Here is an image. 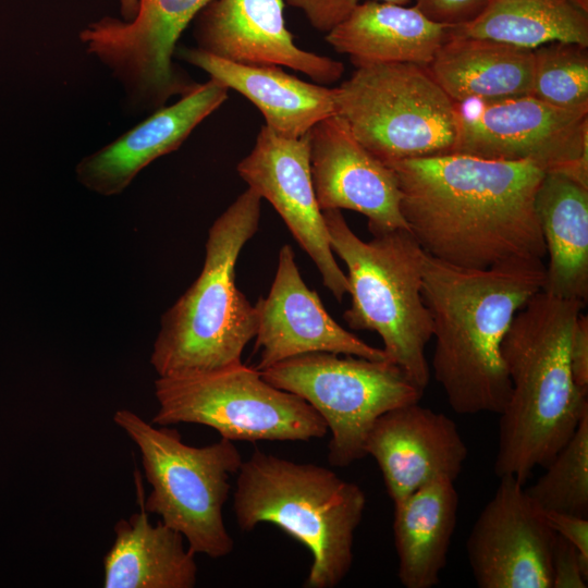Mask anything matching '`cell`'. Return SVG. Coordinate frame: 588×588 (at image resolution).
<instances>
[{"mask_svg": "<svg viewBox=\"0 0 588 588\" xmlns=\"http://www.w3.org/2000/svg\"><path fill=\"white\" fill-rule=\"evenodd\" d=\"M335 111L354 137L387 162L452 154L455 102L428 66L378 63L356 68L334 87Z\"/></svg>", "mask_w": 588, "mask_h": 588, "instance_id": "ba28073f", "label": "cell"}, {"mask_svg": "<svg viewBox=\"0 0 588 588\" xmlns=\"http://www.w3.org/2000/svg\"><path fill=\"white\" fill-rule=\"evenodd\" d=\"M113 421L140 453L151 487L143 500L144 509L179 531L195 554L229 555L234 541L224 524L223 506L229 479L243 463L233 441L221 438L209 445L192 446L177 430L150 424L126 408L118 409Z\"/></svg>", "mask_w": 588, "mask_h": 588, "instance_id": "52a82bcc", "label": "cell"}, {"mask_svg": "<svg viewBox=\"0 0 588 588\" xmlns=\"http://www.w3.org/2000/svg\"><path fill=\"white\" fill-rule=\"evenodd\" d=\"M543 512V511H542ZM547 524L560 537L568 541L588 564V519L560 512H543Z\"/></svg>", "mask_w": 588, "mask_h": 588, "instance_id": "1f68e13d", "label": "cell"}, {"mask_svg": "<svg viewBox=\"0 0 588 588\" xmlns=\"http://www.w3.org/2000/svg\"><path fill=\"white\" fill-rule=\"evenodd\" d=\"M366 503L358 485L329 468L261 450L243 461L233 494L242 531L273 524L308 549L313 561L306 588H333L348 574Z\"/></svg>", "mask_w": 588, "mask_h": 588, "instance_id": "5b68a950", "label": "cell"}, {"mask_svg": "<svg viewBox=\"0 0 588 588\" xmlns=\"http://www.w3.org/2000/svg\"><path fill=\"white\" fill-rule=\"evenodd\" d=\"M574 3H576L578 7L584 9L585 11H588V0H572Z\"/></svg>", "mask_w": 588, "mask_h": 588, "instance_id": "e575fe53", "label": "cell"}, {"mask_svg": "<svg viewBox=\"0 0 588 588\" xmlns=\"http://www.w3.org/2000/svg\"><path fill=\"white\" fill-rule=\"evenodd\" d=\"M284 5L283 0H211L194 19L197 48L235 63L287 66L320 85L339 81L342 62L295 45Z\"/></svg>", "mask_w": 588, "mask_h": 588, "instance_id": "e0dca14e", "label": "cell"}, {"mask_svg": "<svg viewBox=\"0 0 588 588\" xmlns=\"http://www.w3.org/2000/svg\"><path fill=\"white\" fill-rule=\"evenodd\" d=\"M332 250L347 268L352 297L344 313L355 330L379 334L388 359L422 392L430 379L425 348L432 338L422 296L426 252L409 230L358 237L339 209L322 211Z\"/></svg>", "mask_w": 588, "mask_h": 588, "instance_id": "8992f818", "label": "cell"}, {"mask_svg": "<svg viewBox=\"0 0 588 588\" xmlns=\"http://www.w3.org/2000/svg\"><path fill=\"white\" fill-rule=\"evenodd\" d=\"M393 504L400 583L406 588L438 585L456 526L454 481L434 480Z\"/></svg>", "mask_w": 588, "mask_h": 588, "instance_id": "d4e9b609", "label": "cell"}, {"mask_svg": "<svg viewBox=\"0 0 588 588\" xmlns=\"http://www.w3.org/2000/svg\"><path fill=\"white\" fill-rule=\"evenodd\" d=\"M285 4L304 12L309 24L326 35L345 21L360 0H283ZM406 5L411 0H380Z\"/></svg>", "mask_w": 588, "mask_h": 588, "instance_id": "f1b7e54d", "label": "cell"}, {"mask_svg": "<svg viewBox=\"0 0 588 588\" xmlns=\"http://www.w3.org/2000/svg\"><path fill=\"white\" fill-rule=\"evenodd\" d=\"M261 199L248 187L210 226L198 278L161 317L150 355L158 377L242 363L256 335L257 311L236 286L235 267L259 228Z\"/></svg>", "mask_w": 588, "mask_h": 588, "instance_id": "277c9868", "label": "cell"}, {"mask_svg": "<svg viewBox=\"0 0 588 588\" xmlns=\"http://www.w3.org/2000/svg\"><path fill=\"white\" fill-rule=\"evenodd\" d=\"M387 164L401 212L428 255L477 270L547 255L535 209L541 169L460 154Z\"/></svg>", "mask_w": 588, "mask_h": 588, "instance_id": "6da1fadb", "label": "cell"}, {"mask_svg": "<svg viewBox=\"0 0 588 588\" xmlns=\"http://www.w3.org/2000/svg\"><path fill=\"white\" fill-rule=\"evenodd\" d=\"M490 0H415V8L434 23L467 24L478 17Z\"/></svg>", "mask_w": 588, "mask_h": 588, "instance_id": "4dcf8cb0", "label": "cell"}, {"mask_svg": "<svg viewBox=\"0 0 588 588\" xmlns=\"http://www.w3.org/2000/svg\"><path fill=\"white\" fill-rule=\"evenodd\" d=\"M569 365L575 385L588 393V317L580 314L569 344Z\"/></svg>", "mask_w": 588, "mask_h": 588, "instance_id": "d6a6232c", "label": "cell"}, {"mask_svg": "<svg viewBox=\"0 0 588 588\" xmlns=\"http://www.w3.org/2000/svg\"><path fill=\"white\" fill-rule=\"evenodd\" d=\"M588 564L577 549L556 535L552 555V588H586Z\"/></svg>", "mask_w": 588, "mask_h": 588, "instance_id": "f546056e", "label": "cell"}, {"mask_svg": "<svg viewBox=\"0 0 588 588\" xmlns=\"http://www.w3.org/2000/svg\"><path fill=\"white\" fill-rule=\"evenodd\" d=\"M237 173L280 215L293 237L318 268L324 286L341 302L348 293L346 274L339 267L319 207L309 163L308 134L292 138L261 126Z\"/></svg>", "mask_w": 588, "mask_h": 588, "instance_id": "5bb4252c", "label": "cell"}, {"mask_svg": "<svg viewBox=\"0 0 588 588\" xmlns=\"http://www.w3.org/2000/svg\"><path fill=\"white\" fill-rule=\"evenodd\" d=\"M549 265L542 291L587 302L588 186L563 172H544L535 196Z\"/></svg>", "mask_w": 588, "mask_h": 588, "instance_id": "7402d4cb", "label": "cell"}, {"mask_svg": "<svg viewBox=\"0 0 588 588\" xmlns=\"http://www.w3.org/2000/svg\"><path fill=\"white\" fill-rule=\"evenodd\" d=\"M211 0H138L135 17L105 16L81 30L86 51L121 84L135 112L155 111L197 86L173 61L176 42Z\"/></svg>", "mask_w": 588, "mask_h": 588, "instance_id": "7c38bea8", "label": "cell"}, {"mask_svg": "<svg viewBox=\"0 0 588 588\" xmlns=\"http://www.w3.org/2000/svg\"><path fill=\"white\" fill-rule=\"evenodd\" d=\"M452 154L530 163L588 186V111H572L531 95L455 103Z\"/></svg>", "mask_w": 588, "mask_h": 588, "instance_id": "8fae6325", "label": "cell"}, {"mask_svg": "<svg viewBox=\"0 0 588 588\" xmlns=\"http://www.w3.org/2000/svg\"><path fill=\"white\" fill-rule=\"evenodd\" d=\"M532 51L530 95L556 108L588 111V47L553 41Z\"/></svg>", "mask_w": 588, "mask_h": 588, "instance_id": "83f0119b", "label": "cell"}, {"mask_svg": "<svg viewBox=\"0 0 588 588\" xmlns=\"http://www.w3.org/2000/svg\"><path fill=\"white\" fill-rule=\"evenodd\" d=\"M453 28L430 21L415 7L366 0L326 40L356 68L378 63L428 66Z\"/></svg>", "mask_w": 588, "mask_h": 588, "instance_id": "44dd1931", "label": "cell"}, {"mask_svg": "<svg viewBox=\"0 0 588 588\" xmlns=\"http://www.w3.org/2000/svg\"><path fill=\"white\" fill-rule=\"evenodd\" d=\"M329 352L297 355L260 370L273 387L306 401L327 424L328 461L344 467L366 456L365 441L383 413L419 402L422 391L390 360Z\"/></svg>", "mask_w": 588, "mask_h": 588, "instance_id": "30bf717a", "label": "cell"}, {"mask_svg": "<svg viewBox=\"0 0 588 588\" xmlns=\"http://www.w3.org/2000/svg\"><path fill=\"white\" fill-rule=\"evenodd\" d=\"M177 56L246 97L261 112L266 125L282 136L302 137L319 121L336 114L334 88L302 81L281 66L235 63L197 47H182Z\"/></svg>", "mask_w": 588, "mask_h": 588, "instance_id": "ffe728a7", "label": "cell"}, {"mask_svg": "<svg viewBox=\"0 0 588 588\" xmlns=\"http://www.w3.org/2000/svg\"><path fill=\"white\" fill-rule=\"evenodd\" d=\"M452 34L531 50L553 41L588 47V11L572 0H490L478 17Z\"/></svg>", "mask_w": 588, "mask_h": 588, "instance_id": "484cf974", "label": "cell"}, {"mask_svg": "<svg viewBox=\"0 0 588 588\" xmlns=\"http://www.w3.org/2000/svg\"><path fill=\"white\" fill-rule=\"evenodd\" d=\"M428 69L455 103L519 97L530 95L534 51L452 34Z\"/></svg>", "mask_w": 588, "mask_h": 588, "instance_id": "603a6c76", "label": "cell"}, {"mask_svg": "<svg viewBox=\"0 0 588 588\" xmlns=\"http://www.w3.org/2000/svg\"><path fill=\"white\" fill-rule=\"evenodd\" d=\"M586 303L542 290L515 315L501 343L511 383L500 415L494 474L525 483L546 467L588 412L587 394L574 383L569 344Z\"/></svg>", "mask_w": 588, "mask_h": 588, "instance_id": "3957f363", "label": "cell"}, {"mask_svg": "<svg viewBox=\"0 0 588 588\" xmlns=\"http://www.w3.org/2000/svg\"><path fill=\"white\" fill-rule=\"evenodd\" d=\"M257 331L255 350L264 370L284 359L313 352L352 355L371 360H389L382 348L373 347L341 327L326 310L316 291L304 282L287 244L279 252L270 291L255 304Z\"/></svg>", "mask_w": 588, "mask_h": 588, "instance_id": "2e32d148", "label": "cell"}, {"mask_svg": "<svg viewBox=\"0 0 588 588\" xmlns=\"http://www.w3.org/2000/svg\"><path fill=\"white\" fill-rule=\"evenodd\" d=\"M138 9V0H120L121 15L125 22L132 21Z\"/></svg>", "mask_w": 588, "mask_h": 588, "instance_id": "836d02e7", "label": "cell"}, {"mask_svg": "<svg viewBox=\"0 0 588 588\" xmlns=\"http://www.w3.org/2000/svg\"><path fill=\"white\" fill-rule=\"evenodd\" d=\"M229 89L213 78L197 84L75 167L77 181L102 196L121 194L149 163L168 155L226 99Z\"/></svg>", "mask_w": 588, "mask_h": 588, "instance_id": "d6986e66", "label": "cell"}, {"mask_svg": "<svg viewBox=\"0 0 588 588\" xmlns=\"http://www.w3.org/2000/svg\"><path fill=\"white\" fill-rule=\"evenodd\" d=\"M158 411L151 422L210 427L231 441H307L322 438V417L296 394L267 382L243 363L155 381Z\"/></svg>", "mask_w": 588, "mask_h": 588, "instance_id": "9c48e42d", "label": "cell"}, {"mask_svg": "<svg viewBox=\"0 0 588 588\" xmlns=\"http://www.w3.org/2000/svg\"><path fill=\"white\" fill-rule=\"evenodd\" d=\"M311 180L320 209H348L368 219V229L380 234L409 230L401 212L395 172L368 151L338 114L308 132Z\"/></svg>", "mask_w": 588, "mask_h": 588, "instance_id": "9a60e30c", "label": "cell"}, {"mask_svg": "<svg viewBox=\"0 0 588 588\" xmlns=\"http://www.w3.org/2000/svg\"><path fill=\"white\" fill-rule=\"evenodd\" d=\"M114 525V541L103 558L105 588H193L195 553L184 537L161 520L151 524L144 509Z\"/></svg>", "mask_w": 588, "mask_h": 588, "instance_id": "cb8c5ba5", "label": "cell"}, {"mask_svg": "<svg viewBox=\"0 0 588 588\" xmlns=\"http://www.w3.org/2000/svg\"><path fill=\"white\" fill-rule=\"evenodd\" d=\"M499 479L466 543L475 581L480 588H552L556 534L524 483Z\"/></svg>", "mask_w": 588, "mask_h": 588, "instance_id": "4fadbf2b", "label": "cell"}, {"mask_svg": "<svg viewBox=\"0 0 588 588\" xmlns=\"http://www.w3.org/2000/svg\"><path fill=\"white\" fill-rule=\"evenodd\" d=\"M365 453L376 460L395 503L434 480L455 481L468 451L450 417L414 402L375 420Z\"/></svg>", "mask_w": 588, "mask_h": 588, "instance_id": "ac0fdd59", "label": "cell"}, {"mask_svg": "<svg viewBox=\"0 0 588 588\" xmlns=\"http://www.w3.org/2000/svg\"><path fill=\"white\" fill-rule=\"evenodd\" d=\"M541 259L465 269L426 253L421 296L432 321L431 367L457 414H500L511 392L501 343L517 311L543 289Z\"/></svg>", "mask_w": 588, "mask_h": 588, "instance_id": "7a4b0ae2", "label": "cell"}, {"mask_svg": "<svg viewBox=\"0 0 588 588\" xmlns=\"http://www.w3.org/2000/svg\"><path fill=\"white\" fill-rule=\"evenodd\" d=\"M546 471L525 488L530 500L543 512L588 515V412L575 432L560 449Z\"/></svg>", "mask_w": 588, "mask_h": 588, "instance_id": "4316f807", "label": "cell"}]
</instances>
